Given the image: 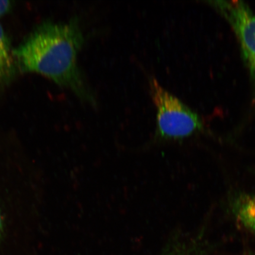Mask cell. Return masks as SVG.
<instances>
[{
    "label": "cell",
    "mask_w": 255,
    "mask_h": 255,
    "mask_svg": "<svg viewBox=\"0 0 255 255\" xmlns=\"http://www.w3.org/2000/svg\"><path fill=\"white\" fill-rule=\"evenodd\" d=\"M84 41L78 19L44 21L14 48L18 71L42 75L94 105V96L78 65V53Z\"/></svg>",
    "instance_id": "1"
},
{
    "label": "cell",
    "mask_w": 255,
    "mask_h": 255,
    "mask_svg": "<svg viewBox=\"0 0 255 255\" xmlns=\"http://www.w3.org/2000/svg\"><path fill=\"white\" fill-rule=\"evenodd\" d=\"M149 87L157 110L156 139L161 142L176 141L203 129L198 115L162 87L157 79L151 78Z\"/></svg>",
    "instance_id": "2"
},
{
    "label": "cell",
    "mask_w": 255,
    "mask_h": 255,
    "mask_svg": "<svg viewBox=\"0 0 255 255\" xmlns=\"http://www.w3.org/2000/svg\"><path fill=\"white\" fill-rule=\"evenodd\" d=\"M210 2L232 25L240 44L242 57L255 85V14L242 1Z\"/></svg>",
    "instance_id": "3"
},
{
    "label": "cell",
    "mask_w": 255,
    "mask_h": 255,
    "mask_svg": "<svg viewBox=\"0 0 255 255\" xmlns=\"http://www.w3.org/2000/svg\"><path fill=\"white\" fill-rule=\"evenodd\" d=\"M233 215L245 228L255 235V195L235 191L229 198Z\"/></svg>",
    "instance_id": "4"
},
{
    "label": "cell",
    "mask_w": 255,
    "mask_h": 255,
    "mask_svg": "<svg viewBox=\"0 0 255 255\" xmlns=\"http://www.w3.org/2000/svg\"><path fill=\"white\" fill-rule=\"evenodd\" d=\"M204 231L189 238H175L159 255H210L213 246L204 235Z\"/></svg>",
    "instance_id": "5"
},
{
    "label": "cell",
    "mask_w": 255,
    "mask_h": 255,
    "mask_svg": "<svg viewBox=\"0 0 255 255\" xmlns=\"http://www.w3.org/2000/svg\"><path fill=\"white\" fill-rule=\"evenodd\" d=\"M11 43L0 23V90L14 81L18 69Z\"/></svg>",
    "instance_id": "6"
},
{
    "label": "cell",
    "mask_w": 255,
    "mask_h": 255,
    "mask_svg": "<svg viewBox=\"0 0 255 255\" xmlns=\"http://www.w3.org/2000/svg\"><path fill=\"white\" fill-rule=\"evenodd\" d=\"M12 7V2L10 1H0V17L7 14L11 10Z\"/></svg>",
    "instance_id": "7"
},
{
    "label": "cell",
    "mask_w": 255,
    "mask_h": 255,
    "mask_svg": "<svg viewBox=\"0 0 255 255\" xmlns=\"http://www.w3.org/2000/svg\"><path fill=\"white\" fill-rule=\"evenodd\" d=\"M2 219L1 213H0V237H1L2 232V228H3V223H2Z\"/></svg>",
    "instance_id": "8"
}]
</instances>
